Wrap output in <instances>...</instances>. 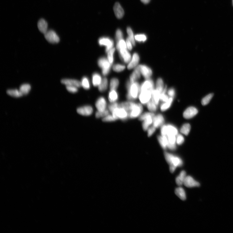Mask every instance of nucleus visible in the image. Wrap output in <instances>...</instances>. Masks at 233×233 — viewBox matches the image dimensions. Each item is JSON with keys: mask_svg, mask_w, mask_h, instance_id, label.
<instances>
[{"mask_svg": "<svg viewBox=\"0 0 233 233\" xmlns=\"http://www.w3.org/2000/svg\"><path fill=\"white\" fill-rule=\"evenodd\" d=\"M164 156L166 160L169 164L170 171L173 173L177 167L183 166V161L179 157L174 154L165 152Z\"/></svg>", "mask_w": 233, "mask_h": 233, "instance_id": "f257e3e1", "label": "nucleus"}, {"mask_svg": "<svg viewBox=\"0 0 233 233\" xmlns=\"http://www.w3.org/2000/svg\"><path fill=\"white\" fill-rule=\"evenodd\" d=\"M143 109V106L140 103H136L132 102H128L127 111L130 118H136L140 116L142 113Z\"/></svg>", "mask_w": 233, "mask_h": 233, "instance_id": "f03ea898", "label": "nucleus"}, {"mask_svg": "<svg viewBox=\"0 0 233 233\" xmlns=\"http://www.w3.org/2000/svg\"><path fill=\"white\" fill-rule=\"evenodd\" d=\"M128 90L127 98L128 100H135L138 97L140 91L141 86L137 82L130 83L128 82L126 84Z\"/></svg>", "mask_w": 233, "mask_h": 233, "instance_id": "7ed1b4c3", "label": "nucleus"}, {"mask_svg": "<svg viewBox=\"0 0 233 233\" xmlns=\"http://www.w3.org/2000/svg\"><path fill=\"white\" fill-rule=\"evenodd\" d=\"M155 114L152 112H146L141 115L139 118L140 121H143V128L144 130H148L149 127L153 123V118Z\"/></svg>", "mask_w": 233, "mask_h": 233, "instance_id": "20e7f679", "label": "nucleus"}, {"mask_svg": "<svg viewBox=\"0 0 233 233\" xmlns=\"http://www.w3.org/2000/svg\"><path fill=\"white\" fill-rule=\"evenodd\" d=\"M98 66L102 69V73L104 75H108L110 71L111 64L108 60L105 57H101L98 61Z\"/></svg>", "mask_w": 233, "mask_h": 233, "instance_id": "39448f33", "label": "nucleus"}, {"mask_svg": "<svg viewBox=\"0 0 233 233\" xmlns=\"http://www.w3.org/2000/svg\"><path fill=\"white\" fill-rule=\"evenodd\" d=\"M161 135L167 136L170 135L177 136L179 131L177 128L174 125L169 124L162 125L161 129Z\"/></svg>", "mask_w": 233, "mask_h": 233, "instance_id": "423d86ee", "label": "nucleus"}, {"mask_svg": "<svg viewBox=\"0 0 233 233\" xmlns=\"http://www.w3.org/2000/svg\"><path fill=\"white\" fill-rule=\"evenodd\" d=\"M112 113V116L116 120L120 119L125 120L129 118V114L126 110L120 107L115 109Z\"/></svg>", "mask_w": 233, "mask_h": 233, "instance_id": "0eeeda50", "label": "nucleus"}, {"mask_svg": "<svg viewBox=\"0 0 233 233\" xmlns=\"http://www.w3.org/2000/svg\"><path fill=\"white\" fill-rule=\"evenodd\" d=\"M153 91L148 90H140L139 98L141 103L143 105L147 104L150 101Z\"/></svg>", "mask_w": 233, "mask_h": 233, "instance_id": "6e6552de", "label": "nucleus"}, {"mask_svg": "<svg viewBox=\"0 0 233 233\" xmlns=\"http://www.w3.org/2000/svg\"><path fill=\"white\" fill-rule=\"evenodd\" d=\"M44 37L49 43H57L59 42L60 38L55 31L53 30H50L44 34Z\"/></svg>", "mask_w": 233, "mask_h": 233, "instance_id": "1a4fd4ad", "label": "nucleus"}, {"mask_svg": "<svg viewBox=\"0 0 233 233\" xmlns=\"http://www.w3.org/2000/svg\"><path fill=\"white\" fill-rule=\"evenodd\" d=\"M98 43L101 46H106V52L107 53L110 50L113 48L114 44L113 41L107 37H102L99 39L98 40Z\"/></svg>", "mask_w": 233, "mask_h": 233, "instance_id": "9d476101", "label": "nucleus"}, {"mask_svg": "<svg viewBox=\"0 0 233 233\" xmlns=\"http://www.w3.org/2000/svg\"><path fill=\"white\" fill-rule=\"evenodd\" d=\"M198 113V109L194 107H190L185 110L183 116L185 119H190L195 116Z\"/></svg>", "mask_w": 233, "mask_h": 233, "instance_id": "9b49d317", "label": "nucleus"}, {"mask_svg": "<svg viewBox=\"0 0 233 233\" xmlns=\"http://www.w3.org/2000/svg\"><path fill=\"white\" fill-rule=\"evenodd\" d=\"M140 70L141 74L146 79H148L153 74L152 71L147 65H141L138 66Z\"/></svg>", "mask_w": 233, "mask_h": 233, "instance_id": "f8f14e48", "label": "nucleus"}, {"mask_svg": "<svg viewBox=\"0 0 233 233\" xmlns=\"http://www.w3.org/2000/svg\"><path fill=\"white\" fill-rule=\"evenodd\" d=\"M77 111L78 114L84 116H89L92 114L93 109L90 106L87 105L78 108Z\"/></svg>", "mask_w": 233, "mask_h": 233, "instance_id": "ddd939ff", "label": "nucleus"}, {"mask_svg": "<svg viewBox=\"0 0 233 233\" xmlns=\"http://www.w3.org/2000/svg\"><path fill=\"white\" fill-rule=\"evenodd\" d=\"M120 58L125 63H128L131 60V55L127 49H120L119 50Z\"/></svg>", "mask_w": 233, "mask_h": 233, "instance_id": "4468645a", "label": "nucleus"}, {"mask_svg": "<svg viewBox=\"0 0 233 233\" xmlns=\"http://www.w3.org/2000/svg\"><path fill=\"white\" fill-rule=\"evenodd\" d=\"M184 184L187 187L192 188L200 186V183L190 176H187L186 177L184 181Z\"/></svg>", "mask_w": 233, "mask_h": 233, "instance_id": "2eb2a0df", "label": "nucleus"}, {"mask_svg": "<svg viewBox=\"0 0 233 233\" xmlns=\"http://www.w3.org/2000/svg\"><path fill=\"white\" fill-rule=\"evenodd\" d=\"M96 106L98 111H103L106 110L107 102L105 98L103 96L99 98L96 102Z\"/></svg>", "mask_w": 233, "mask_h": 233, "instance_id": "dca6fc26", "label": "nucleus"}, {"mask_svg": "<svg viewBox=\"0 0 233 233\" xmlns=\"http://www.w3.org/2000/svg\"><path fill=\"white\" fill-rule=\"evenodd\" d=\"M165 121L164 117L161 114H158L154 116L153 120V126L156 128L162 126Z\"/></svg>", "mask_w": 233, "mask_h": 233, "instance_id": "f3484780", "label": "nucleus"}, {"mask_svg": "<svg viewBox=\"0 0 233 233\" xmlns=\"http://www.w3.org/2000/svg\"><path fill=\"white\" fill-rule=\"evenodd\" d=\"M140 61V57L137 53L133 54L132 58L127 66L128 69H131L137 67Z\"/></svg>", "mask_w": 233, "mask_h": 233, "instance_id": "a211bd4d", "label": "nucleus"}, {"mask_svg": "<svg viewBox=\"0 0 233 233\" xmlns=\"http://www.w3.org/2000/svg\"><path fill=\"white\" fill-rule=\"evenodd\" d=\"M61 83L66 86H74L77 88H79L82 86L81 82L79 81L74 79H62L61 80Z\"/></svg>", "mask_w": 233, "mask_h": 233, "instance_id": "6ab92c4d", "label": "nucleus"}, {"mask_svg": "<svg viewBox=\"0 0 233 233\" xmlns=\"http://www.w3.org/2000/svg\"><path fill=\"white\" fill-rule=\"evenodd\" d=\"M176 136L173 135H170L167 136L168 142V148L171 150L174 151L176 149Z\"/></svg>", "mask_w": 233, "mask_h": 233, "instance_id": "aec40b11", "label": "nucleus"}, {"mask_svg": "<svg viewBox=\"0 0 233 233\" xmlns=\"http://www.w3.org/2000/svg\"><path fill=\"white\" fill-rule=\"evenodd\" d=\"M114 11L116 17L121 19L124 15V11L121 5L119 3H116L114 7Z\"/></svg>", "mask_w": 233, "mask_h": 233, "instance_id": "412c9836", "label": "nucleus"}, {"mask_svg": "<svg viewBox=\"0 0 233 233\" xmlns=\"http://www.w3.org/2000/svg\"><path fill=\"white\" fill-rule=\"evenodd\" d=\"M154 84L153 81L150 79H147L142 83L141 86L140 90H154Z\"/></svg>", "mask_w": 233, "mask_h": 233, "instance_id": "4be33fe9", "label": "nucleus"}, {"mask_svg": "<svg viewBox=\"0 0 233 233\" xmlns=\"http://www.w3.org/2000/svg\"><path fill=\"white\" fill-rule=\"evenodd\" d=\"M38 29L41 33L45 34L48 31V23L43 19H41L38 23Z\"/></svg>", "mask_w": 233, "mask_h": 233, "instance_id": "5701e85b", "label": "nucleus"}, {"mask_svg": "<svg viewBox=\"0 0 233 233\" xmlns=\"http://www.w3.org/2000/svg\"><path fill=\"white\" fill-rule=\"evenodd\" d=\"M141 73L138 67H136L130 76L129 82L132 83L136 82L140 77Z\"/></svg>", "mask_w": 233, "mask_h": 233, "instance_id": "b1692460", "label": "nucleus"}, {"mask_svg": "<svg viewBox=\"0 0 233 233\" xmlns=\"http://www.w3.org/2000/svg\"><path fill=\"white\" fill-rule=\"evenodd\" d=\"M158 142L161 146V147L164 150H166L168 148V138L167 136L164 135H159L158 137Z\"/></svg>", "mask_w": 233, "mask_h": 233, "instance_id": "393cba45", "label": "nucleus"}, {"mask_svg": "<svg viewBox=\"0 0 233 233\" xmlns=\"http://www.w3.org/2000/svg\"><path fill=\"white\" fill-rule=\"evenodd\" d=\"M186 173L185 171H182L176 179V183L178 185L181 186L184 184V181L186 177Z\"/></svg>", "mask_w": 233, "mask_h": 233, "instance_id": "a878e982", "label": "nucleus"}, {"mask_svg": "<svg viewBox=\"0 0 233 233\" xmlns=\"http://www.w3.org/2000/svg\"><path fill=\"white\" fill-rule=\"evenodd\" d=\"M102 80L101 77L97 73H93L92 76V82L94 86H98L100 85Z\"/></svg>", "mask_w": 233, "mask_h": 233, "instance_id": "bb28decb", "label": "nucleus"}, {"mask_svg": "<svg viewBox=\"0 0 233 233\" xmlns=\"http://www.w3.org/2000/svg\"><path fill=\"white\" fill-rule=\"evenodd\" d=\"M161 93L156 89L154 90L152 93L151 101L158 105L160 101Z\"/></svg>", "mask_w": 233, "mask_h": 233, "instance_id": "cd10ccee", "label": "nucleus"}, {"mask_svg": "<svg viewBox=\"0 0 233 233\" xmlns=\"http://www.w3.org/2000/svg\"><path fill=\"white\" fill-rule=\"evenodd\" d=\"M175 194L179 197L181 200H185L186 199V195L185 191L181 187H178L175 191Z\"/></svg>", "mask_w": 233, "mask_h": 233, "instance_id": "c85d7f7f", "label": "nucleus"}, {"mask_svg": "<svg viewBox=\"0 0 233 233\" xmlns=\"http://www.w3.org/2000/svg\"><path fill=\"white\" fill-rule=\"evenodd\" d=\"M108 97L111 103H115L119 98L118 93L115 90H111L109 93Z\"/></svg>", "mask_w": 233, "mask_h": 233, "instance_id": "c756f323", "label": "nucleus"}, {"mask_svg": "<svg viewBox=\"0 0 233 233\" xmlns=\"http://www.w3.org/2000/svg\"><path fill=\"white\" fill-rule=\"evenodd\" d=\"M173 99L174 98L170 97L168 101L162 104L160 106L161 110L162 111H164L169 109L171 106Z\"/></svg>", "mask_w": 233, "mask_h": 233, "instance_id": "7c9ffc66", "label": "nucleus"}, {"mask_svg": "<svg viewBox=\"0 0 233 233\" xmlns=\"http://www.w3.org/2000/svg\"><path fill=\"white\" fill-rule=\"evenodd\" d=\"M8 95L15 98H19L23 96L19 90L17 89H12L7 91Z\"/></svg>", "mask_w": 233, "mask_h": 233, "instance_id": "2f4dec72", "label": "nucleus"}, {"mask_svg": "<svg viewBox=\"0 0 233 233\" xmlns=\"http://www.w3.org/2000/svg\"><path fill=\"white\" fill-rule=\"evenodd\" d=\"M31 89V86L28 84H24L20 86L19 90L23 95H27L29 93Z\"/></svg>", "mask_w": 233, "mask_h": 233, "instance_id": "473e14b6", "label": "nucleus"}, {"mask_svg": "<svg viewBox=\"0 0 233 233\" xmlns=\"http://www.w3.org/2000/svg\"><path fill=\"white\" fill-rule=\"evenodd\" d=\"M191 130V126L189 124L186 123L183 124L181 128L180 131L181 132L182 134L185 135H187L189 134Z\"/></svg>", "mask_w": 233, "mask_h": 233, "instance_id": "72a5a7b5", "label": "nucleus"}, {"mask_svg": "<svg viewBox=\"0 0 233 233\" xmlns=\"http://www.w3.org/2000/svg\"><path fill=\"white\" fill-rule=\"evenodd\" d=\"M108 80L106 78H104L102 80V82L98 86V90L101 92L105 91L108 87Z\"/></svg>", "mask_w": 233, "mask_h": 233, "instance_id": "f704fd0d", "label": "nucleus"}, {"mask_svg": "<svg viewBox=\"0 0 233 233\" xmlns=\"http://www.w3.org/2000/svg\"><path fill=\"white\" fill-rule=\"evenodd\" d=\"M164 88L163 79L161 78H159L156 82V90L159 91L161 94L163 92Z\"/></svg>", "mask_w": 233, "mask_h": 233, "instance_id": "c9c22d12", "label": "nucleus"}, {"mask_svg": "<svg viewBox=\"0 0 233 233\" xmlns=\"http://www.w3.org/2000/svg\"><path fill=\"white\" fill-rule=\"evenodd\" d=\"M119 84V82L117 78H112L110 83V88L111 90H116L118 87Z\"/></svg>", "mask_w": 233, "mask_h": 233, "instance_id": "e433bc0d", "label": "nucleus"}, {"mask_svg": "<svg viewBox=\"0 0 233 233\" xmlns=\"http://www.w3.org/2000/svg\"><path fill=\"white\" fill-rule=\"evenodd\" d=\"M81 84L83 87L86 90H88L90 87V80L87 77H83L81 82Z\"/></svg>", "mask_w": 233, "mask_h": 233, "instance_id": "4c0bfd02", "label": "nucleus"}, {"mask_svg": "<svg viewBox=\"0 0 233 233\" xmlns=\"http://www.w3.org/2000/svg\"><path fill=\"white\" fill-rule=\"evenodd\" d=\"M147 106L149 110L151 112H155L158 109V105L152 101L148 102L147 104Z\"/></svg>", "mask_w": 233, "mask_h": 233, "instance_id": "58836bf2", "label": "nucleus"}, {"mask_svg": "<svg viewBox=\"0 0 233 233\" xmlns=\"http://www.w3.org/2000/svg\"><path fill=\"white\" fill-rule=\"evenodd\" d=\"M116 48L118 50L120 49H127L126 42L123 39L117 41Z\"/></svg>", "mask_w": 233, "mask_h": 233, "instance_id": "ea45409f", "label": "nucleus"}, {"mask_svg": "<svg viewBox=\"0 0 233 233\" xmlns=\"http://www.w3.org/2000/svg\"><path fill=\"white\" fill-rule=\"evenodd\" d=\"M213 96V94H209L207 95L202 99L201 101V103L203 106H205L208 104L210 102Z\"/></svg>", "mask_w": 233, "mask_h": 233, "instance_id": "a19ab883", "label": "nucleus"}, {"mask_svg": "<svg viewBox=\"0 0 233 233\" xmlns=\"http://www.w3.org/2000/svg\"><path fill=\"white\" fill-rule=\"evenodd\" d=\"M115 51V49L112 48L107 52L108 53V59L110 62L112 64L114 62V54Z\"/></svg>", "mask_w": 233, "mask_h": 233, "instance_id": "79ce46f5", "label": "nucleus"}, {"mask_svg": "<svg viewBox=\"0 0 233 233\" xmlns=\"http://www.w3.org/2000/svg\"><path fill=\"white\" fill-rule=\"evenodd\" d=\"M127 31L129 38L131 41L133 46H135V36H134L132 31L131 28L128 27L127 28Z\"/></svg>", "mask_w": 233, "mask_h": 233, "instance_id": "37998d69", "label": "nucleus"}, {"mask_svg": "<svg viewBox=\"0 0 233 233\" xmlns=\"http://www.w3.org/2000/svg\"><path fill=\"white\" fill-rule=\"evenodd\" d=\"M125 66L124 65L120 64H117L113 65V69L115 71L120 72L124 70L125 69Z\"/></svg>", "mask_w": 233, "mask_h": 233, "instance_id": "c03bdc74", "label": "nucleus"}, {"mask_svg": "<svg viewBox=\"0 0 233 233\" xmlns=\"http://www.w3.org/2000/svg\"><path fill=\"white\" fill-rule=\"evenodd\" d=\"M135 40L139 42H144L147 40L146 36L143 34L137 35L135 36Z\"/></svg>", "mask_w": 233, "mask_h": 233, "instance_id": "a18cd8bd", "label": "nucleus"}, {"mask_svg": "<svg viewBox=\"0 0 233 233\" xmlns=\"http://www.w3.org/2000/svg\"><path fill=\"white\" fill-rule=\"evenodd\" d=\"M109 111L108 110L103 111H98L96 113V117L97 118H100L101 117H105L109 115Z\"/></svg>", "mask_w": 233, "mask_h": 233, "instance_id": "49530a36", "label": "nucleus"}, {"mask_svg": "<svg viewBox=\"0 0 233 233\" xmlns=\"http://www.w3.org/2000/svg\"><path fill=\"white\" fill-rule=\"evenodd\" d=\"M185 139L183 136L181 134H178L176 137V143L178 145H181L184 143Z\"/></svg>", "mask_w": 233, "mask_h": 233, "instance_id": "de8ad7c7", "label": "nucleus"}, {"mask_svg": "<svg viewBox=\"0 0 233 233\" xmlns=\"http://www.w3.org/2000/svg\"><path fill=\"white\" fill-rule=\"evenodd\" d=\"M116 119L114 118L112 115H108L104 117L103 121L104 122H111L115 121Z\"/></svg>", "mask_w": 233, "mask_h": 233, "instance_id": "09e8293b", "label": "nucleus"}, {"mask_svg": "<svg viewBox=\"0 0 233 233\" xmlns=\"http://www.w3.org/2000/svg\"><path fill=\"white\" fill-rule=\"evenodd\" d=\"M77 88V87L74 86H66V88L67 91L69 92H70L72 93L77 92L78 90Z\"/></svg>", "mask_w": 233, "mask_h": 233, "instance_id": "8fccbe9b", "label": "nucleus"}, {"mask_svg": "<svg viewBox=\"0 0 233 233\" xmlns=\"http://www.w3.org/2000/svg\"><path fill=\"white\" fill-rule=\"evenodd\" d=\"M120 107V104L116 103H112L109 106V108L110 111L111 112L115 109Z\"/></svg>", "mask_w": 233, "mask_h": 233, "instance_id": "3c124183", "label": "nucleus"}, {"mask_svg": "<svg viewBox=\"0 0 233 233\" xmlns=\"http://www.w3.org/2000/svg\"><path fill=\"white\" fill-rule=\"evenodd\" d=\"M123 35L121 30L120 29L118 30L116 33V38L117 41H119L123 39Z\"/></svg>", "mask_w": 233, "mask_h": 233, "instance_id": "603ef678", "label": "nucleus"}, {"mask_svg": "<svg viewBox=\"0 0 233 233\" xmlns=\"http://www.w3.org/2000/svg\"><path fill=\"white\" fill-rule=\"evenodd\" d=\"M169 96L166 93H162L160 96V100L163 103L168 101L169 99Z\"/></svg>", "mask_w": 233, "mask_h": 233, "instance_id": "864d4df0", "label": "nucleus"}, {"mask_svg": "<svg viewBox=\"0 0 233 233\" xmlns=\"http://www.w3.org/2000/svg\"><path fill=\"white\" fill-rule=\"evenodd\" d=\"M126 43L127 49L129 50H131L132 49V46H133L131 41L130 40L129 37H128L126 40Z\"/></svg>", "mask_w": 233, "mask_h": 233, "instance_id": "5fc2aeb1", "label": "nucleus"}, {"mask_svg": "<svg viewBox=\"0 0 233 233\" xmlns=\"http://www.w3.org/2000/svg\"><path fill=\"white\" fill-rule=\"evenodd\" d=\"M156 128L154 126L150 127H149L148 129V137H150L153 135L154 132H155Z\"/></svg>", "mask_w": 233, "mask_h": 233, "instance_id": "6e6d98bb", "label": "nucleus"}, {"mask_svg": "<svg viewBox=\"0 0 233 233\" xmlns=\"http://www.w3.org/2000/svg\"><path fill=\"white\" fill-rule=\"evenodd\" d=\"M167 93L168 96H170V97L174 98L175 96V89L174 88H171L169 89L167 92Z\"/></svg>", "mask_w": 233, "mask_h": 233, "instance_id": "4d7b16f0", "label": "nucleus"}, {"mask_svg": "<svg viewBox=\"0 0 233 233\" xmlns=\"http://www.w3.org/2000/svg\"><path fill=\"white\" fill-rule=\"evenodd\" d=\"M143 3L147 4L149 3L150 2V0H141Z\"/></svg>", "mask_w": 233, "mask_h": 233, "instance_id": "13d9d810", "label": "nucleus"}]
</instances>
